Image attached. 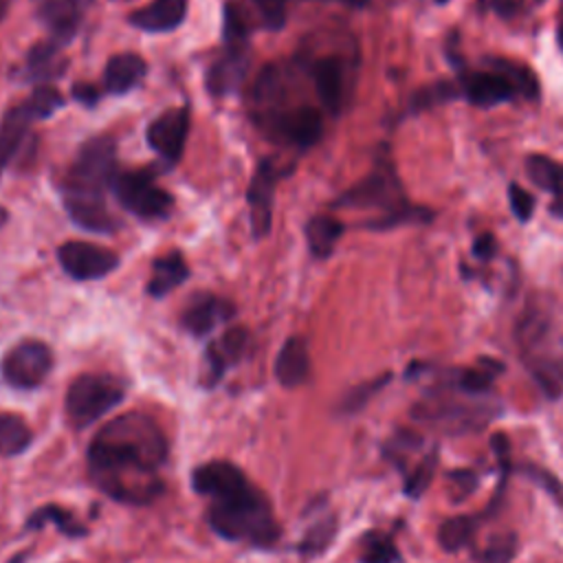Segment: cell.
Returning <instances> with one entry per match:
<instances>
[{
	"label": "cell",
	"instance_id": "obj_1",
	"mask_svg": "<svg viewBox=\"0 0 563 563\" xmlns=\"http://www.w3.org/2000/svg\"><path fill=\"white\" fill-rule=\"evenodd\" d=\"M117 174L112 136H92L79 147L62 187L64 207L77 227L92 233L114 231L117 222L106 207V189L112 187Z\"/></svg>",
	"mask_w": 563,
	"mask_h": 563
},
{
	"label": "cell",
	"instance_id": "obj_2",
	"mask_svg": "<svg viewBox=\"0 0 563 563\" xmlns=\"http://www.w3.org/2000/svg\"><path fill=\"white\" fill-rule=\"evenodd\" d=\"M207 519L209 526L227 541L264 548L279 539L273 506L253 484H246L231 495L211 499Z\"/></svg>",
	"mask_w": 563,
	"mask_h": 563
},
{
	"label": "cell",
	"instance_id": "obj_3",
	"mask_svg": "<svg viewBox=\"0 0 563 563\" xmlns=\"http://www.w3.org/2000/svg\"><path fill=\"white\" fill-rule=\"evenodd\" d=\"M334 207H352V209H367L376 207L385 213L376 220L367 222V229L374 231H387L400 224H420L431 222L433 211L424 207H413L407 202L402 185L387 158L378 161L369 176H365L361 183H356L352 189L341 194L334 202Z\"/></svg>",
	"mask_w": 563,
	"mask_h": 563
},
{
	"label": "cell",
	"instance_id": "obj_4",
	"mask_svg": "<svg viewBox=\"0 0 563 563\" xmlns=\"http://www.w3.org/2000/svg\"><path fill=\"white\" fill-rule=\"evenodd\" d=\"M88 455L139 462L158 468L167 457V440L161 427L145 413H121L106 422L88 446Z\"/></svg>",
	"mask_w": 563,
	"mask_h": 563
},
{
	"label": "cell",
	"instance_id": "obj_5",
	"mask_svg": "<svg viewBox=\"0 0 563 563\" xmlns=\"http://www.w3.org/2000/svg\"><path fill=\"white\" fill-rule=\"evenodd\" d=\"M88 471L92 482L108 497L123 504L143 506L154 501L163 493V479L156 473L158 468L139 462L88 455Z\"/></svg>",
	"mask_w": 563,
	"mask_h": 563
},
{
	"label": "cell",
	"instance_id": "obj_6",
	"mask_svg": "<svg viewBox=\"0 0 563 563\" xmlns=\"http://www.w3.org/2000/svg\"><path fill=\"white\" fill-rule=\"evenodd\" d=\"M123 385L108 374H81L77 376L64 400V411L75 429H86L101 420L114 405L123 400Z\"/></svg>",
	"mask_w": 563,
	"mask_h": 563
},
{
	"label": "cell",
	"instance_id": "obj_7",
	"mask_svg": "<svg viewBox=\"0 0 563 563\" xmlns=\"http://www.w3.org/2000/svg\"><path fill=\"white\" fill-rule=\"evenodd\" d=\"M224 53L207 70V88L216 97H224L238 90L246 66H249V46H246V26L231 4L224 9Z\"/></svg>",
	"mask_w": 563,
	"mask_h": 563
},
{
	"label": "cell",
	"instance_id": "obj_8",
	"mask_svg": "<svg viewBox=\"0 0 563 563\" xmlns=\"http://www.w3.org/2000/svg\"><path fill=\"white\" fill-rule=\"evenodd\" d=\"M110 189L123 209L143 220L165 218L174 205L172 194L161 189L150 172H121Z\"/></svg>",
	"mask_w": 563,
	"mask_h": 563
},
{
	"label": "cell",
	"instance_id": "obj_9",
	"mask_svg": "<svg viewBox=\"0 0 563 563\" xmlns=\"http://www.w3.org/2000/svg\"><path fill=\"white\" fill-rule=\"evenodd\" d=\"M53 367V352L46 343L26 339L15 343L0 363L2 378L18 389H35L46 380Z\"/></svg>",
	"mask_w": 563,
	"mask_h": 563
},
{
	"label": "cell",
	"instance_id": "obj_10",
	"mask_svg": "<svg viewBox=\"0 0 563 563\" xmlns=\"http://www.w3.org/2000/svg\"><path fill=\"white\" fill-rule=\"evenodd\" d=\"M411 413L420 422L442 427L444 431H451V433L479 429L493 416V411L484 405L473 407V405H464L457 400H442V398H435L431 402H418Z\"/></svg>",
	"mask_w": 563,
	"mask_h": 563
},
{
	"label": "cell",
	"instance_id": "obj_11",
	"mask_svg": "<svg viewBox=\"0 0 563 563\" xmlns=\"http://www.w3.org/2000/svg\"><path fill=\"white\" fill-rule=\"evenodd\" d=\"M262 123L273 132V136L301 150L312 147L323 134V119L310 106L268 112Z\"/></svg>",
	"mask_w": 563,
	"mask_h": 563
},
{
	"label": "cell",
	"instance_id": "obj_12",
	"mask_svg": "<svg viewBox=\"0 0 563 563\" xmlns=\"http://www.w3.org/2000/svg\"><path fill=\"white\" fill-rule=\"evenodd\" d=\"M57 260L62 268L79 282L88 279H99L112 273L119 266V257L114 251L103 249L92 242H81V240H70L64 242L57 249Z\"/></svg>",
	"mask_w": 563,
	"mask_h": 563
},
{
	"label": "cell",
	"instance_id": "obj_13",
	"mask_svg": "<svg viewBox=\"0 0 563 563\" xmlns=\"http://www.w3.org/2000/svg\"><path fill=\"white\" fill-rule=\"evenodd\" d=\"M457 86H460V95L477 108H495V106L506 103L519 95L517 88L504 75L490 70V68L460 70Z\"/></svg>",
	"mask_w": 563,
	"mask_h": 563
},
{
	"label": "cell",
	"instance_id": "obj_14",
	"mask_svg": "<svg viewBox=\"0 0 563 563\" xmlns=\"http://www.w3.org/2000/svg\"><path fill=\"white\" fill-rule=\"evenodd\" d=\"M279 178V172L273 161L264 158L249 185V213H251V233L255 240H262L271 231L273 220V196H275V183Z\"/></svg>",
	"mask_w": 563,
	"mask_h": 563
},
{
	"label": "cell",
	"instance_id": "obj_15",
	"mask_svg": "<svg viewBox=\"0 0 563 563\" xmlns=\"http://www.w3.org/2000/svg\"><path fill=\"white\" fill-rule=\"evenodd\" d=\"M189 132V110L172 108L147 125V143L167 163H176L183 156Z\"/></svg>",
	"mask_w": 563,
	"mask_h": 563
},
{
	"label": "cell",
	"instance_id": "obj_16",
	"mask_svg": "<svg viewBox=\"0 0 563 563\" xmlns=\"http://www.w3.org/2000/svg\"><path fill=\"white\" fill-rule=\"evenodd\" d=\"M310 77L314 81V88L323 108L330 114H339L347 95V73H345L343 59L336 55H325L314 59L310 64Z\"/></svg>",
	"mask_w": 563,
	"mask_h": 563
},
{
	"label": "cell",
	"instance_id": "obj_17",
	"mask_svg": "<svg viewBox=\"0 0 563 563\" xmlns=\"http://www.w3.org/2000/svg\"><path fill=\"white\" fill-rule=\"evenodd\" d=\"M249 484L246 475L227 460H211L194 468L191 473V486L198 495H205L209 499H218L224 495H231Z\"/></svg>",
	"mask_w": 563,
	"mask_h": 563
},
{
	"label": "cell",
	"instance_id": "obj_18",
	"mask_svg": "<svg viewBox=\"0 0 563 563\" xmlns=\"http://www.w3.org/2000/svg\"><path fill=\"white\" fill-rule=\"evenodd\" d=\"M235 312L233 303L216 295H198L183 312V328L194 336L209 334L218 323L231 319Z\"/></svg>",
	"mask_w": 563,
	"mask_h": 563
},
{
	"label": "cell",
	"instance_id": "obj_19",
	"mask_svg": "<svg viewBox=\"0 0 563 563\" xmlns=\"http://www.w3.org/2000/svg\"><path fill=\"white\" fill-rule=\"evenodd\" d=\"M249 347V332L244 328H231L207 347V385H216L224 372L242 358Z\"/></svg>",
	"mask_w": 563,
	"mask_h": 563
},
{
	"label": "cell",
	"instance_id": "obj_20",
	"mask_svg": "<svg viewBox=\"0 0 563 563\" xmlns=\"http://www.w3.org/2000/svg\"><path fill=\"white\" fill-rule=\"evenodd\" d=\"M189 0H152L130 15V24L147 33H167L180 26L187 15Z\"/></svg>",
	"mask_w": 563,
	"mask_h": 563
},
{
	"label": "cell",
	"instance_id": "obj_21",
	"mask_svg": "<svg viewBox=\"0 0 563 563\" xmlns=\"http://www.w3.org/2000/svg\"><path fill=\"white\" fill-rule=\"evenodd\" d=\"M273 369H275V378L288 389L306 383L310 374V354H308L306 341L301 336L286 339L282 350L277 352Z\"/></svg>",
	"mask_w": 563,
	"mask_h": 563
},
{
	"label": "cell",
	"instance_id": "obj_22",
	"mask_svg": "<svg viewBox=\"0 0 563 563\" xmlns=\"http://www.w3.org/2000/svg\"><path fill=\"white\" fill-rule=\"evenodd\" d=\"M147 73V64L141 55L136 53H119L114 57H110L108 66H106V88L112 95H125L132 88H136L141 84V79Z\"/></svg>",
	"mask_w": 563,
	"mask_h": 563
},
{
	"label": "cell",
	"instance_id": "obj_23",
	"mask_svg": "<svg viewBox=\"0 0 563 563\" xmlns=\"http://www.w3.org/2000/svg\"><path fill=\"white\" fill-rule=\"evenodd\" d=\"M189 277V268L180 253H165L152 262V277L147 282V295L161 299L180 286Z\"/></svg>",
	"mask_w": 563,
	"mask_h": 563
},
{
	"label": "cell",
	"instance_id": "obj_24",
	"mask_svg": "<svg viewBox=\"0 0 563 563\" xmlns=\"http://www.w3.org/2000/svg\"><path fill=\"white\" fill-rule=\"evenodd\" d=\"M35 119L33 110L29 108V103H20L15 108H11L2 123H0V172L4 169V165L9 163V158L15 154V150L20 147L31 121Z\"/></svg>",
	"mask_w": 563,
	"mask_h": 563
},
{
	"label": "cell",
	"instance_id": "obj_25",
	"mask_svg": "<svg viewBox=\"0 0 563 563\" xmlns=\"http://www.w3.org/2000/svg\"><path fill=\"white\" fill-rule=\"evenodd\" d=\"M341 235H343V224L334 218H328V216H314L306 224L308 249L319 260L330 257V253L334 251Z\"/></svg>",
	"mask_w": 563,
	"mask_h": 563
},
{
	"label": "cell",
	"instance_id": "obj_26",
	"mask_svg": "<svg viewBox=\"0 0 563 563\" xmlns=\"http://www.w3.org/2000/svg\"><path fill=\"white\" fill-rule=\"evenodd\" d=\"M526 174L539 189L563 198V163L543 154H530L526 158Z\"/></svg>",
	"mask_w": 563,
	"mask_h": 563
},
{
	"label": "cell",
	"instance_id": "obj_27",
	"mask_svg": "<svg viewBox=\"0 0 563 563\" xmlns=\"http://www.w3.org/2000/svg\"><path fill=\"white\" fill-rule=\"evenodd\" d=\"M33 433L24 418L15 413H0V457L20 455L31 446Z\"/></svg>",
	"mask_w": 563,
	"mask_h": 563
},
{
	"label": "cell",
	"instance_id": "obj_28",
	"mask_svg": "<svg viewBox=\"0 0 563 563\" xmlns=\"http://www.w3.org/2000/svg\"><path fill=\"white\" fill-rule=\"evenodd\" d=\"M486 66L499 75H504L521 97L526 99H537L539 97V81H537V75L526 66V64H519V62H510V59H486Z\"/></svg>",
	"mask_w": 563,
	"mask_h": 563
},
{
	"label": "cell",
	"instance_id": "obj_29",
	"mask_svg": "<svg viewBox=\"0 0 563 563\" xmlns=\"http://www.w3.org/2000/svg\"><path fill=\"white\" fill-rule=\"evenodd\" d=\"M475 530H477L475 517H468V515L449 517L438 528V543L446 552H457L471 543Z\"/></svg>",
	"mask_w": 563,
	"mask_h": 563
},
{
	"label": "cell",
	"instance_id": "obj_30",
	"mask_svg": "<svg viewBox=\"0 0 563 563\" xmlns=\"http://www.w3.org/2000/svg\"><path fill=\"white\" fill-rule=\"evenodd\" d=\"M64 70L57 44H37L26 57V75L31 79H51Z\"/></svg>",
	"mask_w": 563,
	"mask_h": 563
},
{
	"label": "cell",
	"instance_id": "obj_31",
	"mask_svg": "<svg viewBox=\"0 0 563 563\" xmlns=\"http://www.w3.org/2000/svg\"><path fill=\"white\" fill-rule=\"evenodd\" d=\"M46 523H55L59 532H64L66 537H79V534H86L84 526L66 510V508H59V506H44V508H37L29 521H26V528L35 530V528H42Z\"/></svg>",
	"mask_w": 563,
	"mask_h": 563
},
{
	"label": "cell",
	"instance_id": "obj_32",
	"mask_svg": "<svg viewBox=\"0 0 563 563\" xmlns=\"http://www.w3.org/2000/svg\"><path fill=\"white\" fill-rule=\"evenodd\" d=\"M457 97H460L457 81H435V84H429V86H424V88L413 92V97L409 101V112L416 114V112L429 110L433 106L453 101Z\"/></svg>",
	"mask_w": 563,
	"mask_h": 563
},
{
	"label": "cell",
	"instance_id": "obj_33",
	"mask_svg": "<svg viewBox=\"0 0 563 563\" xmlns=\"http://www.w3.org/2000/svg\"><path fill=\"white\" fill-rule=\"evenodd\" d=\"M400 552L394 545L391 537L383 532H372L363 539L361 545V563H398Z\"/></svg>",
	"mask_w": 563,
	"mask_h": 563
},
{
	"label": "cell",
	"instance_id": "obj_34",
	"mask_svg": "<svg viewBox=\"0 0 563 563\" xmlns=\"http://www.w3.org/2000/svg\"><path fill=\"white\" fill-rule=\"evenodd\" d=\"M334 534H336V519L325 517L308 528V532L303 534V539L299 543V552L303 556H314L328 548V543L332 541Z\"/></svg>",
	"mask_w": 563,
	"mask_h": 563
},
{
	"label": "cell",
	"instance_id": "obj_35",
	"mask_svg": "<svg viewBox=\"0 0 563 563\" xmlns=\"http://www.w3.org/2000/svg\"><path fill=\"white\" fill-rule=\"evenodd\" d=\"M435 468H438V451L433 449L431 453H427L420 464L407 475V482H405V493L409 497H420L429 484L433 482V475H435Z\"/></svg>",
	"mask_w": 563,
	"mask_h": 563
},
{
	"label": "cell",
	"instance_id": "obj_36",
	"mask_svg": "<svg viewBox=\"0 0 563 563\" xmlns=\"http://www.w3.org/2000/svg\"><path fill=\"white\" fill-rule=\"evenodd\" d=\"M486 363H488V367H486V369H482V367L462 369V372L457 374V378H455L457 389H460V391H464V394H471V396H477V394L486 391V389L493 385V380H495V372H493V367H501V365L490 363V361H486Z\"/></svg>",
	"mask_w": 563,
	"mask_h": 563
},
{
	"label": "cell",
	"instance_id": "obj_37",
	"mask_svg": "<svg viewBox=\"0 0 563 563\" xmlns=\"http://www.w3.org/2000/svg\"><path fill=\"white\" fill-rule=\"evenodd\" d=\"M517 554V537L512 532L495 534L479 552V563H510Z\"/></svg>",
	"mask_w": 563,
	"mask_h": 563
},
{
	"label": "cell",
	"instance_id": "obj_38",
	"mask_svg": "<svg viewBox=\"0 0 563 563\" xmlns=\"http://www.w3.org/2000/svg\"><path fill=\"white\" fill-rule=\"evenodd\" d=\"M26 103H29V108L33 110L35 119H46V117H51L57 108L64 106V97L59 95L57 88L44 84V86H37V88L33 90V95L29 97Z\"/></svg>",
	"mask_w": 563,
	"mask_h": 563
},
{
	"label": "cell",
	"instance_id": "obj_39",
	"mask_svg": "<svg viewBox=\"0 0 563 563\" xmlns=\"http://www.w3.org/2000/svg\"><path fill=\"white\" fill-rule=\"evenodd\" d=\"M389 374H383V376H378V378H374V380H369V383H363V385H356V387H352L350 391H347V396L343 398V409L345 411H356V409H361L385 383H389Z\"/></svg>",
	"mask_w": 563,
	"mask_h": 563
},
{
	"label": "cell",
	"instance_id": "obj_40",
	"mask_svg": "<svg viewBox=\"0 0 563 563\" xmlns=\"http://www.w3.org/2000/svg\"><path fill=\"white\" fill-rule=\"evenodd\" d=\"M519 473H521L523 477L532 479L537 486H541L548 495L563 499V486H561V482H559L550 471H545V468H541V466H537V464H521V466H519Z\"/></svg>",
	"mask_w": 563,
	"mask_h": 563
},
{
	"label": "cell",
	"instance_id": "obj_41",
	"mask_svg": "<svg viewBox=\"0 0 563 563\" xmlns=\"http://www.w3.org/2000/svg\"><path fill=\"white\" fill-rule=\"evenodd\" d=\"M508 202L519 222H528L534 213V198L517 183L508 185Z\"/></svg>",
	"mask_w": 563,
	"mask_h": 563
},
{
	"label": "cell",
	"instance_id": "obj_42",
	"mask_svg": "<svg viewBox=\"0 0 563 563\" xmlns=\"http://www.w3.org/2000/svg\"><path fill=\"white\" fill-rule=\"evenodd\" d=\"M260 9L266 26L279 29L286 20V0H253Z\"/></svg>",
	"mask_w": 563,
	"mask_h": 563
},
{
	"label": "cell",
	"instance_id": "obj_43",
	"mask_svg": "<svg viewBox=\"0 0 563 563\" xmlns=\"http://www.w3.org/2000/svg\"><path fill=\"white\" fill-rule=\"evenodd\" d=\"M523 7V0H479V9L493 11L501 18H512Z\"/></svg>",
	"mask_w": 563,
	"mask_h": 563
},
{
	"label": "cell",
	"instance_id": "obj_44",
	"mask_svg": "<svg viewBox=\"0 0 563 563\" xmlns=\"http://www.w3.org/2000/svg\"><path fill=\"white\" fill-rule=\"evenodd\" d=\"M475 475H477V473H473V471H453V473L449 475V479L455 484V490L462 493L460 499L466 497V495L477 486V477H475Z\"/></svg>",
	"mask_w": 563,
	"mask_h": 563
},
{
	"label": "cell",
	"instance_id": "obj_45",
	"mask_svg": "<svg viewBox=\"0 0 563 563\" xmlns=\"http://www.w3.org/2000/svg\"><path fill=\"white\" fill-rule=\"evenodd\" d=\"M73 97H75L79 103L88 106V108H92V106L99 103V90H97L95 84H86V81L75 84V86H73Z\"/></svg>",
	"mask_w": 563,
	"mask_h": 563
},
{
	"label": "cell",
	"instance_id": "obj_46",
	"mask_svg": "<svg viewBox=\"0 0 563 563\" xmlns=\"http://www.w3.org/2000/svg\"><path fill=\"white\" fill-rule=\"evenodd\" d=\"M495 249H497V242L490 233H482L479 238H475L473 242V255L479 257V260H488L495 255Z\"/></svg>",
	"mask_w": 563,
	"mask_h": 563
},
{
	"label": "cell",
	"instance_id": "obj_47",
	"mask_svg": "<svg viewBox=\"0 0 563 563\" xmlns=\"http://www.w3.org/2000/svg\"><path fill=\"white\" fill-rule=\"evenodd\" d=\"M550 213L556 218H563V198H554V202L550 205Z\"/></svg>",
	"mask_w": 563,
	"mask_h": 563
},
{
	"label": "cell",
	"instance_id": "obj_48",
	"mask_svg": "<svg viewBox=\"0 0 563 563\" xmlns=\"http://www.w3.org/2000/svg\"><path fill=\"white\" fill-rule=\"evenodd\" d=\"M343 4H347V7H352V9H363L369 0H341Z\"/></svg>",
	"mask_w": 563,
	"mask_h": 563
},
{
	"label": "cell",
	"instance_id": "obj_49",
	"mask_svg": "<svg viewBox=\"0 0 563 563\" xmlns=\"http://www.w3.org/2000/svg\"><path fill=\"white\" fill-rule=\"evenodd\" d=\"M7 9H9V2H7V0H0V22H2V18L7 15Z\"/></svg>",
	"mask_w": 563,
	"mask_h": 563
},
{
	"label": "cell",
	"instance_id": "obj_50",
	"mask_svg": "<svg viewBox=\"0 0 563 563\" xmlns=\"http://www.w3.org/2000/svg\"><path fill=\"white\" fill-rule=\"evenodd\" d=\"M7 220H9V213H7V209H4V207H0V227H2V224H7Z\"/></svg>",
	"mask_w": 563,
	"mask_h": 563
},
{
	"label": "cell",
	"instance_id": "obj_51",
	"mask_svg": "<svg viewBox=\"0 0 563 563\" xmlns=\"http://www.w3.org/2000/svg\"><path fill=\"white\" fill-rule=\"evenodd\" d=\"M556 40H559V46H561V51H563V22L559 24V31H556Z\"/></svg>",
	"mask_w": 563,
	"mask_h": 563
},
{
	"label": "cell",
	"instance_id": "obj_52",
	"mask_svg": "<svg viewBox=\"0 0 563 563\" xmlns=\"http://www.w3.org/2000/svg\"><path fill=\"white\" fill-rule=\"evenodd\" d=\"M433 2H438V4H444V2H449V0H433Z\"/></svg>",
	"mask_w": 563,
	"mask_h": 563
}]
</instances>
